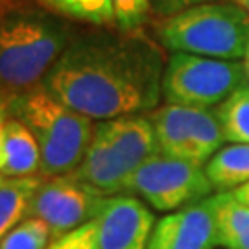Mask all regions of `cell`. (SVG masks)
<instances>
[{"label": "cell", "instance_id": "23", "mask_svg": "<svg viewBox=\"0 0 249 249\" xmlns=\"http://www.w3.org/2000/svg\"><path fill=\"white\" fill-rule=\"evenodd\" d=\"M234 4H238L246 13H248V17H249V0H232Z\"/></svg>", "mask_w": 249, "mask_h": 249}, {"label": "cell", "instance_id": "1", "mask_svg": "<svg viewBox=\"0 0 249 249\" xmlns=\"http://www.w3.org/2000/svg\"><path fill=\"white\" fill-rule=\"evenodd\" d=\"M164 69L160 46L141 34H96L72 41L41 87L69 109L102 122L153 111Z\"/></svg>", "mask_w": 249, "mask_h": 249}, {"label": "cell", "instance_id": "8", "mask_svg": "<svg viewBox=\"0 0 249 249\" xmlns=\"http://www.w3.org/2000/svg\"><path fill=\"white\" fill-rule=\"evenodd\" d=\"M150 120L160 153L201 166L225 141L216 109L166 104L155 109Z\"/></svg>", "mask_w": 249, "mask_h": 249}, {"label": "cell", "instance_id": "12", "mask_svg": "<svg viewBox=\"0 0 249 249\" xmlns=\"http://www.w3.org/2000/svg\"><path fill=\"white\" fill-rule=\"evenodd\" d=\"M41 174V151L36 137L20 120L8 116L4 122L2 178H36Z\"/></svg>", "mask_w": 249, "mask_h": 249}, {"label": "cell", "instance_id": "9", "mask_svg": "<svg viewBox=\"0 0 249 249\" xmlns=\"http://www.w3.org/2000/svg\"><path fill=\"white\" fill-rule=\"evenodd\" d=\"M106 199L107 196L72 174L46 178L34 194L28 216L43 220L55 240L96 220Z\"/></svg>", "mask_w": 249, "mask_h": 249}, {"label": "cell", "instance_id": "24", "mask_svg": "<svg viewBox=\"0 0 249 249\" xmlns=\"http://www.w3.org/2000/svg\"><path fill=\"white\" fill-rule=\"evenodd\" d=\"M246 69H248V74H249V52H248V55H246Z\"/></svg>", "mask_w": 249, "mask_h": 249}, {"label": "cell", "instance_id": "4", "mask_svg": "<svg viewBox=\"0 0 249 249\" xmlns=\"http://www.w3.org/2000/svg\"><path fill=\"white\" fill-rule=\"evenodd\" d=\"M155 153L159 144L150 118L135 115L102 120L72 176L109 197L125 192L131 176Z\"/></svg>", "mask_w": 249, "mask_h": 249}, {"label": "cell", "instance_id": "19", "mask_svg": "<svg viewBox=\"0 0 249 249\" xmlns=\"http://www.w3.org/2000/svg\"><path fill=\"white\" fill-rule=\"evenodd\" d=\"M113 4V15L115 24L120 34L125 36H137L144 24L150 20L151 0H111Z\"/></svg>", "mask_w": 249, "mask_h": 249}, {"label": "cell", "instance_id": "13", "mask_svg": "<svg viewBox=\"0 0 249 249\" xmlns=\"http://www.w3.org/2000/svg\"><path fill=\"white\" fill-rule=\"evenodd\" d=\"M213 188L236 190L249 183V144H229L213 155L205 166Z\"/></svg>", "mask_w": 249, "mask_h": 249}, {"label": "cell", "instance_id": "18", "mask_svg": "<svg viewBox=\"0 0 249 249\" xmlns=\"http://www.w3.org/2000/svg\"><path fill=\"white\" fill-rule=\"evenodd\" d=\"M52 232L43 220L28 216L2 238L0 249H48Z\"/></svg>", "mask_w": 249, "mask_h": 249}, {"label": "cell", "instance_id": "14", "mask_svg": "<svg viewBox=\"0 0 249 249\" xmlns=\"http://www.w3.org/2000/svg\"><path fill=\"white\" fill-rule=\"evenodd\" d=\"M43 179L2 178L0 179V242L13 227L30 214L34 194Z\"/></svg>", "mask_w": 249, "mask_h": 249}, {"label": "cell", "instance_id": "17", "mask_svg": "<svg viewBox=\"0 0 249 249\" xmlns=\"http://www.w3.org/2000/svg\"><path fill=\"white\" fill-rule=\"evenodd\" d=\"M225 141L249 144V87H242L216 109Z\"/></svg>", "mask_w": 249, "mask_h": 249}, {"label": "cell", "instance_id": "5", "mask_svg": "<svg viewBox=\"0 0 249 249\" xmlns=\"http://www.w3.org/2000/svg\"><path fill=\"white\" fill-rule=\"evenodd\" d=\"M157 37L172 52L240 61L249 52V17L234 2L199 4L162 18Z\"/></svg>", "mask_w": 249, "mask_h": 249}, {"label": "cell", "instance_id": "22", "mask_svg": "<svg viewBox=\"0 0 249 249\" xmlns=\"http://www.w3.org/2000/svg\"><path fill=\"white\" fill-rule=\"evenodd\" d=\"M234 197L238 199V201H242V203L249 205V183H246V185H242L240 188H236L234 192Z\"/></svg>", "mask_w": 249, "mask_h": 249}, {"label": "cell", "instance_id": "20", "mask_svg": "<svg viewBox=\"0 0 249 249\" xmlns=\"http://www.w3.org/2000/svg\"><path fill=\"white\" fill-rule=\"evenodd\" d=\"M48 249H96V220L52 240Z\"/></svg>", "mask_w": 249, "mask_h": 249}, {"label": "cell", "instance_id": "7", "mask_svg": "<svg viewBox=\"0 0 249 249\" xmlns=\"http://www.w3.org/2000/svg\"><path fill=\"white\" fill-rule=\"evenodd\" d=\"M213 185L201 164L155 153L135 172L125 192L141 196L155 211L168 213L199 203L211 194Z\"/></svg>", "mask_w": 249, "mask_h": 249}, {"label": "cell", "instance_id": "10", "mask_svg": "<svg viewBox=\"0 0 249 249\" xmlns=\"http://www.w3.org/2000/svg\"><path fill=\"white\" fill-rule=\"evenodd\" d=\"M155 216L135 196H109L96 216V249H148Z\"/></svg>", "mask_w": 249, "mask_h": 249}, {"label": "cell", "instance_id": "6", "mask_svg": "<svg viewBox=\"0 0 249 249\" xmlns=\"http://www.w3.org/2000/svg\"><path fill=\"white\" fill-rule=\"evenodd\" d=\"M248 83L246 63L174 52L162 76V96L176 106L211 109Z\"/></svg>", "mask_w": 249, "mask_h": 249}, {"label": "cell", "instance_id": "15", "mask_svg": "<svg viewBox=\"0 0 249 249\" xmlns=\"http://www.w3.org/2000/svg\"><path fill=\"white\" fill-rule=\"evenodd\" d=\"M218 218V242L225 249H249V205L238 201L232 192L214 196Z\"/></svg>", "mask_w": 249, "mask_h": 249}, {"label": "cell", "instance_id": "3", "mask_svg": "<svg viewBox=\"0 0 249 249\" xmlns=\"http://www.w3.org/2000/svg\"><path fill=\"white\" fill-rule=\"evenodd\" d=\"M8 115L36 137L41 151V176H69L81 164L92 139V120L63 106L41 85L9 100Z\"/></svg>", "mask_w": 249, "mask_h": 249}, {"label": "cell", "instance_id": "2", "mask_svg": "<svg viewBox=\"0 0 249 249\" xmlns=\"http://www.w3.org/2000/svg\"><path fill=\"white\" fill-rule=\"evenodd\" d=\"M71 30L43 6L0 8V90L36 89L71 45Z\"/></svg>", "mask_w": 249, "mask_h": 249}, {"label": "cell", "instance_id": "11", "mask_svg": "<svg viewBox=\"0 0 249 249\" xmlns=\"http://www.w3.org/2000/svg\"><path fill=\"white\" fill-rule=\"evenodd\" d=\"M218 242V218L214 196L183 207L157 220L148 249H214Z\"/></svg>", "mask_w": 249, "mask_h": 249}, {"label": "cell", "instance_id": "21", "mask_svg": "<svg viewBox=\"0 0 249 249\" xmlns=\"http://www.w3.org/2000/svg\"><path fill=\"white\" fill-rule=\"evenodd\" d=\"M209 2H222V0H151V8L155 15L166 18L178 15L185 9H190L199 4H209Z\"/></svg>", "mask_w": 249, "mask_h": 249}, {"label": "cell", "instance_id": "16", "mask_svg": "<svg viewBox=\"0 0 249 249\" xmlns=\"http://www.w3.org/2000/svg\"><path fill=\"white\" fill-rule=\"evenodd\" d=\"M39 6L52 11L57 17L89 22L96 26L115 24L111 0H36Z\"/></svg>", "mask_w": 249, "mask_h": 249}, {"label": "cell", "instance_id": "25", "mask_svg": "<svg viewBox=\"0 0 249 249\" xmlns=\"http://www.w3.org/2000/svg\"><path fill=\"white\" fill-rule=\"evenodd\" d=\"M4 2H6V0H0V4H4Z\"/></svg>", "mask_w": 249, "mask_h": 249}]
</instances>
